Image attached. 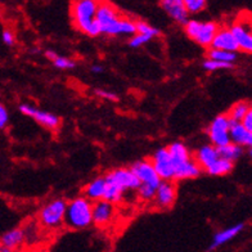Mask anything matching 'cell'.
<instances>
[{
    "label": "cell",
    "instance_id": "obj_9",
    "mask_svg": "<svg viewBox=\"0 0 252 252\" xmlns=\"http://www.w3.org/2000/svg\"><path fill=\"white\" fill-rule=\"evenodd\" d=\"M130 169L135 174L136 178L139 179L140 184H146V186H151L153 188H158V186L162 182L158 174H157V171L155 170V167H153L151 159L138 161Z\"/></svg>",
    "mask_w": 252,
    "mask_h": 252
},
{
    "label": "cell",
    "instance_id": "obj_7",
    "mask_svg": "<svg viewBox=\"0 0 252 252\" xmlns=\"http://www.w3.org/2000/svg\"><path fill=\"white\" fill-rule=\"evenodd\" d=\"M151 162H152L153 167H155V170H156L162 182L174 180L175 167H174V161L171 158L169 148H161V150L156 151L152 158H151Z\"/></svg>",
    "mask_w": 252,
    "mask_h": 252
},
{
    "label": "cell",
    "instance_id": "obj_2",
    "mask_svg": "<svg viewBox=\"0 0 252 252\" xmlns=\"http://www.w3.org/2000/svg\"><path fill=\"white\" fill-rule=\"evenodd\" d=\"M99 3L94 0H77L71 3V18L77 30L88 36H99V24L96 21V10Z\"/></svg>",
    "mask_w": 252,
    "mask_h": 252
},
{
    "label": "cell",
    "instance_id": "obj_35",
    "mask_svg": "<svg viewBox=\"0 0 252 252\" xmlns=\"http://www.w3.org/2000/svg\"><path fill=\"white\" fill-rule=\"evenodd\" d=\"M1 40L5 45H9L12 47L14 44V33L9 30H4L3 35H1Z\"/></svg>",
    "mask_w": 252,
    "mask_h": 252
},
{
    "label": "cell",
    "instance_id": "obj_37",
    "mask_svg": "<svg viewBox=\"0 0 252 252\" xmlns=\"http://www.w3.org/2000/svg\"><path fill=\"white\" fill-rule=\"evenodd\" d=\"M58 56H60V54H57L56 52H53V50H47V52H45V57H47L48 60L52 61V62H53Z\"/></svg>",
    "mask_w": 252,
    "mask_h": 252
},
{
    "label": "cell",
    "instance_id": "obj_8",
    "mask_svg": "<svg viewBox=\"0 0 252 252\" xmlns=\"http://www.w3.org/2000/svg\"><path fill=\"white\" fill-rule=\"evenodd\" d=\"M106 180L108 183H113L123 190H138L142 184L139 179L136 178L135 174L131 171V169L127 167H119V169L111 170L110 173L106 174Z\"/></svg>",
    "mask_w": 252,
    "mask_h": 252
},
{
    "label": "cell",
    "instance_id": "obj_22",
    "mask_svg": "<svg viewBox=\"0 0 252 252\" xmlns=\"http://www.w3.org/2000/svg\"><path fill=\"white\" fill-rule=\"evenodd\" d=\"M250 106L251 104H249L247 102H238L236 104H233V107H230V110L226 115H228L232 123H242L245 116L249 112Z\"/></svg>",
    "mask_w": 252,
    "mask_h": 252
},
{
    "label": "cell",
    "instance_id": "obj_5",
    "mask_svg": "<svg viewBox=\"0 0 252 252\" xmlns=\"http://www.w3.org/2000/svg\"><path fill=\"white\" fill-rule=\"evenodd\" d=\"M67 202L62 198H54L41 207L39 213V221L48 229L60 228L64 224Z\"/></svg>",
    "mask_w": 252,
    "mask_h": 252
},
{
    "label": "cell",
    "instance_id": "obj_36",
    "mask_svg": "<svg viewBox=\"0 0 252 252\" xmlns=\"http://www.w3.org/2000/svg\"><path fill=\"white\" fill-rule=\"evenodd\" d=\"M242 125L245 126L246 130H249L250 133H252V104L250 106L249 112H247V115H246L245 119H243Z\"/></svg>",
    "mask_w": 252,
    "mask_h": 252
},
{
    "label": "cell",
    "instance_id": "obj_15",
    "mask_svg": "<svg viewBox=\"0 0 252 252\" xmlns=\"http://www.w3.org/2000/svg\"><path fill=\"white\" fill-rule=\"evenodd\" d=\"M211 48L218 50L232 52V53H236L237 50H239L236 37L230 31V27H219V30L216 32L215 37H214Z\"/></svg>",
    "mask_w": 252,
    "mask_h": 252
},
{
    "label": "cell",
    "instance_id": "obj_39",
    "mask_svg": "<svg viewBox=\"0 0 252 252\" xmlns=\"http://www.w3.org/2000/svg\"><path fill=\"white\" fill-rule=\"evenodd\" d=\"M1 249H3V247H1ZM1 252H16V251H10V250H5V249H3V250H1Z\"/></svg>",
    "mask_w": 252,
    "mask_h": 252
},
{
    "label": "cell",
    "instance_id": "obj_10",
    "mask_svg": "<svg viewBox=\"0 0 252 252\" xmlns=\"http://www.w3.org/2000/svg\"><path fill=\"white\" fill-rule=\"evenodd\" d=\"M20 111L26 116L31 117L32 120H35L36 123H39L40 125L45 126L47 129L56 130L58 129V126L61 124L60 117L54 115V113H50L48 111H41L37 110L36 107L31 106V104H27L24 103L20 106Z\"/></svg>",
    "mask_w": 252,
    "mask_h": 252
},
{
    "label": "cell",
    "instance_id": "obj_11",
    "mask_svg": "<svg viewBox=\"0 0 252 252\" xmlns=\"http://www.w3.org/2000/svg\"><path fill=\"white\" fill-rule=\"evenodd\" d=\"M230 31L236 37L239 50L252 54V30L250 26V20L237 21L230 26Z\"/></svg>",
    "mask_w": 252,
    "mask_h": 252
},
{
    "label": "cell",
    "instance_id": "obj_30",
    "mask_svg": "<svg viewBox=\"0 0 252 252\" xmlns=\"http://www.w3.org/2000/svg\"><path fill=\"white\" fill-rule=\"evenodd\" d=\"M232 67L233 64H230V63L218 62V61L209 60V58L203 62V68H205L206 71H210V72L220 70H229V68H232Z\"/></svg>",
    "mask_w": 252,
    "mask_h": 252
},
{
    "label": "cell",
    "instance_id": "obj_3",
    "mask_svg": "<svg viewBox=\"0 0 252 252\" xmlns=\"http://www.w3.org/2000/svg\"><path fill=\"white\" fill-rule=\"evenodd\" d=\"M64 224L68 228L80 230L93 224V202L87 197H75L67 202Z\"/></svg>",
    "mask_w": 252,
    "mask_h": 252
},
{
    "label": "cell",
    "instance_id": "obj_40",
    "mask_svg": "<svg viewBox=\"0 0 252 252\" xmlns=\"http://www.w3.org/2000/svg\"><path fill=\"white\" fill-rule=\"evenodd\" d=\"M250 26H251V30H252V18L250 20Z\"/></svg>",
    "mask_w": 252,
    "mask_h": 252
},
{
    "label": "cell",
    "instance_id": "obj_29",
    "mask_svg": "<svg viewBox=\"0 0 252 252\" xmlns=\"http://www.w3.org/2000/svg\"><path fill=\"white\" fill-rule=\"evenodd\" d=\"M187 12L189 14H198L207 7V1L205 0H184Z\"/></svg>",
    "mask_w": 252,
    "mask_h": 252
},
{
    "label": "cell",
    "instance_id": "obj_20",
    "mask_svg": "<svg viewBox=\"0 0 252 252\" xmlns=\"http://www.w3.org/2000/svg\"><path fill=\"white\" fill-rule=\"evenodd\" d=\"M243 228H245V224H236V225L229 226V228L222 229V230L218 232L215 236H214L213 243L210 245L209 250L219 249L220 246L225 245V243H228L229 241H232L234 237L238 236L239 233L242 232Z\"/></svg>",
    "mask_w": 252,
    "mask_h": 252
},
{
    "label": "cell",
    "instance_id": "obj_1",
    "mask_svg": "<svg viewBox=\"0 0 252 252\" xmlns=\"http://www.w3.org/2000/svg\"><path fill=\"white\" fill-rule=\"evenodd\" d=\"M96 21L99 24L100 31L108 36H119V35H131L136 33V21L129 17L120 14L113 4L103 1L98 5L96 10Z\"/></svg>",
    "mask_w": 252,
    "mask_h": 252
},
{
    "label": "cell",
    "instance_id": "obj_6",
    "mask_svg": "<svg viewBox=\"0 0 252 252\" xmlns=\"http://www.w3.org/2000/svg\"><path fill=\"white\" fill-rule=\"evenodd\" d=\"M230 125L232 121L228 117V115H219L210 123L209 127H207V135L210 138L211 144L218 148L224 147L229 143H232L230 140Z\"/></svg>",
    "mask_w": 252,
    "mask_h": 252
},
{
    "label": "cell",
    "instance_id": "obj_19",
    "mask_svg": "<svg viewBox=\"0 0 252 252\" xmlns=\"http://www.w3.org/2000/svg\"><path fill=\"white\" fill-rule=\"evenodd\" d=\"M25 238H26V233H25L24 229L14 228L9 230V232L4 233L3 236H1V238H0V247L14 251V250L18 249L25 242Z\"/></svg>",
    "mask_w": 252,
    "mask_h": 252
},
{
    "label": "cell",
    "instance_id": "obj_21",
    "mask_svg": "<svg viewBox=\"0 0 252 252\" xmlns=\"http://www.w3.org/2000/svg\"><path fill=\"white\" fill-rule=\"evenodd\" d=\"M249 130H246L242 123H232L230 125V140L234 144H238L241 147H245L246 139L249 136Z\"/></svg>",
    "mask_w": 252,
    "mask_h": 252
},
{
    "label": "cell",
    "instance_id": "obj_34",
    "mask_svg": "<svg viewBox=\"0 0 252 252\" xmlns=\"http://www.w3.org/2000/svg\"><path fill=\"white\" fill-rule=\"evenodd\" d=\"M8 120H9V115H8L7 108L0 103V129H4L7 126Z\"/></svg>",
    "mask_w": 252,
    "mask_h": 252
},
{
    "label": "cell",
    "instance_id": "obj_26",
    "mask_svg": "<svg viewBox=\"0 0 252 252\" xmlns=\"http://www.w3.org/2000/svg\"><path fill=\"white\" fill-rule=\"evenodd\" d=\"M207 58L209 60L218 61V62L230 63V64H233V62L237 60V54L232 53V52H225V50H218L210 48L207 50Z\"/></svg>",
    "mask_w": 252,
    "mask_h": 252
},
{
    "label": "cell",
    "instance_id": "obj_42",
    "mask_svg": "<svg viewBox=\"0 0 252 252\" xmlns=\"http://www.w3.org/2000/svg\"><path fill=\"white\" fill-rule=\"evenodd\" d=\"M1 250H3V249H1V247H0V252H1Z\"/></svg>",
    "mask_w": 252,
    "mask_h": 252
},
{
    "label": "cell",
    "instance_id": "obj_24",
    "mask_svg": "<svg viewBox=\"0 0 252 252\" xmlns=\"http://www.w3.org/2000/svg\"><path fill=\"white\" fill-rule=\"evenodd\" d=\"M233 170V162L228 161L225 158L220 157L213 166H210L209 169L206 170V173L214 176H222L229 174Z\"/></svg>",
    "mask_w": 252,
    "mask_h": 252
},
{
    "label": "cell",
    "instance_id": "obj_12",
    "mask_svg": "<svg viewBox=\"0 0 252 252\" xmlns=\"http://www.w3.org/2000/svg\"><path fill=\"white\" fill-rule=\"evenodd\" d=\"M176 201V187L173 182H161L156 190L155 205L159 209H170Z\"/></svg>",
    "mask_w": 252,
    "mask_h": 252
},
{
    "label": "cell",
    "instance_id": "obj_18",
    "mask_svg": "<svg viewBox=\"0 0 252 252\" xmlns=\"http://www.w3.org/2000/svg\"><path fill=\"white\" fill-rule=\"evenodd\" d=\"M107 188V180L104 176H98L90 183H88L87 187L84 188V197H87L92 202H96L104 198V193Z\"/></svg>",
    "mask_w": 252,
    "mask_h": 252
},
{
    "label": "cell",
    "instance_id": "obj_32",
    "mask_svg": "<svg viewBox=\"0 0 252 252\" xmlns=\"http://www.w3.org/2000/svg\"><path fill=\"white\" fill-rule=\"evenodd\" d=\"M151 37L150 36H146V35H140V33H135L134 36L130 37V41H129V45L131 48H140L143 45H146L147 43H150L151 41Z\"/></svg>",
    "mask_w": 252,
    "mask_h": 252
},
{
    "label": "cell",
    "instance_id": "obj_13",
    "mask_svg": "<svg viewBox=\"0 0 252 252\" xmlns=\"http://www.w3.org/2000/svg\"><path fill=\"white\" fill-rule=\"evenodd\" d=\"M115 216V206L104 199L93 203V224L98 226L110 225Z\"/></svg>",
    "mask_w": 252,
    "mask_h": 252
},
{
    "label": "cell",
    "instance_id": "obj_25",
    "mask_svg": "<svg viewBox=\"0 0 252 252\" xmlns=\"http://www.w3.org/2000/svg\"><path fill=\"white\" fill-rule=\"evenodd\" d=\"M124 194H125V190H123V189L117 187L116 184H113V183L107 182L106 193H104V198L103 199L115 205V203H119L123 201Z\"/></svg>",
    "mask_w": 252,
    "mask_h": 252
},
{
    "label": "cell",
    "instance_id": "obj_31",
    "mask_svg": "<svg viewBox=\"0 0 252 252\" xmlns=\"http://www.w3.org/2000/svg\"><path fill=\"white\" fill-rule=\"evenodd\" d=\"M54 67L57 68H60V70H71L73 67L76 66V63L75 61H72L68 57H63V56H58L56 60L53 61Z\"/></svg>",
    "mask_w": 252,
    "mask_h": 252
},
{
    "label": "cell",
    "instance_id": "obj_16",
    "mask_svg": "<svg viewBox=\"0 0 252 252\" xmlns=\"http://www.w3.org/2000/svg\"><path fill=\"white\" fill-rule=\"evenodd\" d=\"M220 158V153L218 147L213 146V144H206L202 146L194 155V159L198 163L199 167L202 170H207L210 166H213L214 163Z\"/></svg>",
    "mask_w": 252,
    "mask_h": 252
},
{
    "label": "cell",
    "instance_id": "obj_28",
    "mask_svg": "<svg viewBox=\"0 0 252 252\" xmlns=\"http://www.w3.org/2000/svg\"><path fill=\"white\" fill-rule=\"evenodd\" d=\"M156 190L157 188H153V187L151 186L142 184V186L138 188V190H136V194H138L139 199H142V201H144V202H151V201H155Z\"/></svg>",
    "mask_w": 252,
    "mask_h": 252
},
{
    "label": "cell",
    "instance_id": "obj_41",
    "mask_svg": "<svg viewBox=\"0 0 252 252\" xmlns=\"http://www.w3.org/2000/svg\"><path fill=\"white\" fill-rule=\"evenodd\" d=\"M250 156L252 157V150H250Z\"/></svg>",
    "mask_w": 252,
    "mask_h": 252
},
{
    "label": "cell",
    "instance_id": "obj_17",
    "mask_svg": "<svg viewBox=\"0 0 252 252\" xmlns=\"http://www.w3.org/2000/svg\"><path fill=\"white\" fill-rule=\"evenodd\" d=\"M175 167V176L174 180H186V179H194L201 174V167L196 162L194 157L190 159H187L184 162L176 163L174 165Z\"/></svg>",
    "mask_w": 252,
    "mask_h": 252
},
{
    "label": "cell",
    "instance_id": "obj_23",
    "mask_svg": "<svg viewBox=\"0 0 252 252\" xmlns=\"http://www.w3.org/2000/svg\"><path fill=\"white\" fill-rule=\"evenodd\" d=\"M218 150H219L220 157H221V158L228 159V161H230V162L233 163H234V161H237L243 153L242 147L238 146V144H234V143H229V144H226V146L224 147H220Z\"/></svg>",
    "mask_w": 252,
    "mask_h": 252
},
{
    "label": "cell",
    "instance_id": "obj_4",
    "mask_svg": "<svg viewBox=\"0 0 252 252\" xmlns=\"http://www.w3.org/2000/svg\"><path fill=\"white\" fill-rule=\"evenodd\" d=\"M219 30V25L209 21V22H202V21L189 20L184 25V31L189 39L194 40L198 45L203 48H211L216 32Z\"/></svg>",
    "mask_w": 252,
    "mask_h": 252
},
{
    "label": "cell",
    "instance_id": "obj_38",
    "mask_svg": "<svg viewBox=\"0 0 252 252\" xmlns=\"http://www.w3.org/2000/svg\"><path fill=\"white\" fill-rule=\"evenodd\" d=\"M90 71H92L93 73H102L104 70H103L102 66H93L92 68H90Z\"/></svg>",
    "mask_w": 252,
    "mask_h": 252
},
{
    "label": "cell",
    "instance_id": "obj_27",
    "mask_svg": "<svg viewBox=\"0 0 252 252\" xmlns=\"http://www.w3.org/2000/svg\"><path fill=\"white\" fill-rule=\"evenodd\" d=\"M136 33L146 35V36H150L151 39H153V37L158 36L159 31L156 27L151 26L150 24H147L144 21H136Z\"/></svg>",
    "mask_w": 252,
    "mask_h": 252
},
{
    "label": "cell",
    "instance_id": "obj_14",
    "mask_svg": "<svg viewBox=\"0 0 252 252\" xmlns=\"http://www.w3.org/2000/svg\"><path fill=\"white\" fill-rule=\"evenodd\" d=\"M159 5L169 14L175 22L180 25H186L189 21V13L187 12L184 0H162L159 1Z\"/></svg>",
    "mask_w": 252,
    "mask_h": 252
},
{
    "label": "cell",
    "instance_id": "obj_33",
    "mask_svg": "<svg viewBox=\"0 0 252 252\" xmlns=\"http://www.w3.org/2000/svg\"><path fill=\"white\" fill-rule=\"evenodd\" d=\"M94 94H95L96 96H99V98H103V99L107 100H112V102H117V100H119V96H117L116 94L110 92V90L100 89V88L94 90Z\"/></svg>",
    "mask_w": 252,
    "mask_h": 252
}]
</instances>
